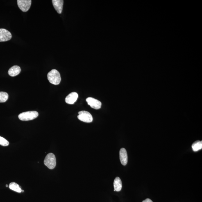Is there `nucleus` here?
I'll return each instance as SVG.
<instances>
[{"label": "nucleus", "instance_id": "nucleus-6", "mask_svg": "<svg viewBox=\"0 0 202 202\" xmlns=\"http://www.w3.org/2000/svg\"><path fill=\"white\" fill-rule=\"evenodd\" d=\"M10 32L4 28H0V42H6L12 38Z\"/></svg>", "mask_w": 202, "mask_h": 202}, {"label": "nucleus", "instance_id": "nucleus-17", "mask_svg": "<svg viewBox=\"0 0 202 202\" xmlns=\"http://www.w3.org/2000/svg\"><path fill=\"white\" fill-rule=\"evenodd\" d=\"M142 202H153V201L151 199L148 198V199H146L144 200V201H143Z\"/></svg>", "mask_w": 202, "mask_h": 202}, {"label": "nucleus", "instance_id": "nucleus-18", "mask_svg": "<svg viewBox=\"0 0 202 202\" xmlns=\"http://www.w3.org/2000/svg\"><path fill=\"white\" fill-rule=\"evenodd\" d=\"M8 187V185H6V187Z\"/></svg>", "mask_w": 202, "mask_h": 202}, {"label": "nucleus", "instance_id": "nucleus-14", "mask_svg": "<svg viewBox=\"0 0 202 202\" xmlns=\"http://www.w3.org/2000/svg\"><path fill=\"white\" fill-rule=\"evenodd\" d=\"M193 151L196 152L199 150L202 149V142L199 140L196 141L193 144L192 146Z\"/></svg>", "mask_w": 202, "mask_h": 202}, {"label": "nucleus", "instance_id": "nucleus-7", "mask_svg": "<svg viewBox=\"0 0 202 202\" xmlns=\"http://www.w3.org/2000/svg\"><path fill=\"white\" fill-rule=\"evenodd\" d=\"M86 101L91 108L99 110L101 108V101L92 97H88L86 99Z\"/></svg>", "mask_w": 202, "mask_h": 202}, {"label": "nucleus", "instance_id": "nucleus-16", "mask_svg": "<svg viewBox=\"0 0 202 202\" xmlns=\"http://www.w3.org/2000/svg\"><path fill=\"white\" fill-rule=\"evenodd\" d=\"M9 144L8 141L3 138V137L0 136V144L3 146H8Z\"/></svg>", "mask_w": 202, "mask_h": 202}, {"label": "nucleus", "instance_id": "nucleus-1", "mask_svg": "<svg viewBox=\"0 0 202 202\" xmlns=\"http://www.w3.org/2000/svg\"><path fill=\"white\" fill-rule=\"evenodd\" d=\"M47 78L50 83L55 85H58L61 80L60 75L58 71L53 69L48 73Z\"/></svg>", "mask_w": 202, "mask_h": 202}, {"label": "nucleus", "instance_id": "nucleus-11", "mask_svg": "<svg viewBox=\"0 0 202 202\" xmlns=\"http://www.w3.org/2000/svg\"><path fill=\"white\" fill-rule=\"evenodd\" d=\"M21 71L20 67L19 66L15 65L10 68L9 70L8 73L11 76L14 77L19 74Z\"/></svg>", "mask_w": 202, "mask_h": 202}, {"label": "nucleus", "instance_id": "nucleus-4", "mask_svg": "<svg viewBox=\"0 0 202 202\" xmlns=\"http://www.w3.org/2000/svg\"><path fill=\"white\" fill-rule=\"evenodd\" d=\"M78 118L80 121L84 122L90 123L93 121V118L92 115L86 111H81L78 112Z\"/></svg>", "mask_w": 202, "mask_h": 202}, {"label": "nucleus", "instance_id": "nucleus-10", "mask_svg": "<svg viewBox=\"0 0 202 202\" xmlns=\"http://www.w3.org/2000/svg\"><path fill=\"white\" fill-rule=\"evenodd\" d=\"M78 97L77 93L72 92L69 94L65 99L66 102L69 104H73L77 100Z\"/></svg>", "mask_w": 202, "mask_h": 202}, {"label": "nucleus", "instance_id": "nucleus-12", "mask_svg": "<svg viewBox=\"0 0 202 202\" xmlns=\"http://www.w3.org/2000/svg\"><path fill=\"white\" fill-rule=\"evenodd\" d=\"M114 191H120L122 188V183L120 178L119 177H117L114 180Z\"/></svg>", "mask_w": 202, "mask_h": 202}, {"label": "nucleus", "instance_id": "nucleus-8", "mask_svg": "<svg viewBox=\"0 0 202 202\" xmlns=\"http://www.w3.org/2000/svg\"><path fill=\"white\" fill-rule=\"evenodd\" d=\"M119 157L121 163L123 165H126L128 162V155L126 149L121 148L119 151Z\"/></svg>", "mask_w": 202, "mask_h": 202}, {"label": "nucleus", "instance_id": "nucleus-2", "mask_svg": "<svg viewBox=\"0 0 202 202\" xmlns=\"http://www.w3.org/2000/svg\"><path fill=\"white\" fill-rule=\"evenodd\" d=\"M38 115L37 112L31 111L22 113L19 115V118L21 121H28L36 118Z\"/></svg>", "mask_w": 202, "mask_h": 202}, {"label": "nucleus", "instance_id": "nucleus-9", "mask_svg": "<svg viewBox=\"0 0 202 202\" xmlns=\"http://www.w3.org/2000/svg\"><path fill=\"white\" fill-rule=\"evenodd\" d=\"M52 3L55 10L58 14H61L63 8V0H53Z\"/></svg>", "mask_w": 202, "mask_h": 202}, {"label": "nucleus", "instance_id": "nucleus-15", "mask_svg": "<svg viewBox=\"0 0 202 202\" xmlns=\"http://www.w3.org/2000/svg\"><path fill=\"white\" fill-rule=\"evenodd\" d=\"M8 95L5 92H0V103H4L8 99Z\"/></svg>", "mask_w": 202, "mask_h": 202}, {"label": "nucleus", "instance_id": "nucleus-3", "mask_svg": "<svg viewBox=\"0 0 202 202\" xmlns=\"http://www.w3.org/2000/svg\"><path fill=\"white\" fill-rule=\"evenodd\" d=\"M44 163L46 167L50 169H53L56 165V158L53 153H49L46 155L44 161Z\"/></svg>", "mask_w": 202, "mask_h": 202}, {"label": "nucleus", "instance_id": "nucleus-13", "mask_svg": "<svg viewBox=\"0 0 202 202\" xmlns=\"http://www.w3.org/2000/svg\"><path fill=\"white\" fill-rule=\"evenodd\" d=\"M9 188L11 190L20 193L22 192V190H21L19 185L18 184L15 183V182H12V183H10L9 185Z\"/></svg>", "mask_w": 202, "mask_h": 202}, {"label": "nucleus", "instance_id": "nucleus-5", "mask_svg": "<svg viewBox=\"0 0 202 202\" xmlns=\"http://www.w3.org/2000/svg\"><path fill=\"white\" fill-rule=\"evenodd\" d=\"M18 6L23 12H27L31 6V0H17Z\"/></svg>", "mask_w": 202, "mask_h": 202}]
</instances>
